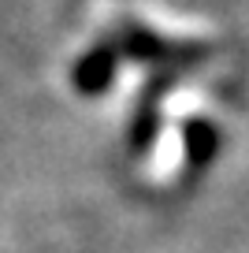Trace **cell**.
I'll list each match as a JSON object with an SVG mask.
<instances>
[{"label": "cell", "mask_w": 249, "mask_h": 253, "mask_svg": "<svg viewBox=\"0 0 249 253\" xmlns=\"http://www.w3.org/2000/svg\"><path fill=\"white\" fill-rule=\"evenodd\" d=\"M167 79V75H164ZM160 75L153 79V86H149V93L141 97V104H138V112H134V119H130V153H145L149 145L156 142V134H160V108H156V89H160Z\"/></svg>", "instance_id": "cell-3"}, {"label": "cell", "mask_w": 249, "mask_h": 253, "mask_svg": "<svg viewBox=\"0 0 249 253\" xmlns=\"http://www.w3.org/2000/svg\"><path fill=\"white\" fill-rule=\"evenodd\" d=\"M116 67H119L116 45H93L89 52L78 56V63L71 67V86L82 97H101L116 82Z\"/></svg>", "instance_id": "cell-2"}, {"label": "cell", "mask_w": 249, "mask_h": 253, "mask_svg": "<svg viewBox=\"0 0 249 253\" xmlns=\"http://www.w3.org/2000/svg\"><path fill=\"white\" fill-rule=\"evenodd\" d=\"M182 153H186V164L194 168V171H201L219 153V130L208 119H190V123L182 126Z\"/></svg>", "instance_id": "cell-4"}, {"label": "cell", "mask_w": 249, "mask_h": 253, "mask_svg": "<svg viewBox=\"0 0 249 253\" xmlns=\"http://www.w3.org/2000/svg\"><path fill=\"white\" fill-rule=\"evenodd\" d=\"M116 52L119 56H130V60H141V63H194L205 56V48H194V45H175L167 38H156L153 30L145 26H123L116 34Z\"/></svg>", "instance_id": "cell-1"}]
</instances>
